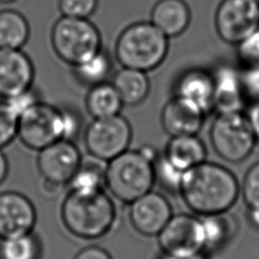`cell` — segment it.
<instances>
[{
	"label": "cell",
	"mask_w": 259,
	"mask_h": 259,
	"mask_svg": "<svg viewBox=\"0 0 259 259\" xmlns=\"http://www.w3.org/2000/svg\"><path fill=\"white\" fill-rule=\"evenodd\" d=\"M179 194L198 215L229 211L240 194L235 174L225 166L204 161L184 172Z\"/></svg>",
	"instance_id": "6da1fadb"
},
{
	"label": "cell",
	"mask_w": 259,
	"mask_h": 259,
	"mask_svg": "<svg viewBox=\"0 0 259 259\" xmlns=\"http://www.w3.org/2000/svg\"><path fill=\"white\" fill-rule=\"evenodd\" d=\"M61 220L73 236L96 240L105 236L114 226L116 207L104 189L69 190L61 205Z\"/></svg>",
	"instance_id": "7a4b0ae2"
},
{
	"label": "cell",
	"mask_w": 259,
	"mask_h": 259,
	"mask_svg": "<svg viewBox=\"0 0 259 259\" xmlns=\"http://www.w3.org/2000/svg\"><path fill=\"white\" fill-rule=\"evenodd\" d=\"M168 38L151 21L133 23L117 38L116 59L124 68L147 73L165 60L169 48Z\"/></svg>",
	"instance_id": "3957f363"
},
{
	"label": "cell",
	"mask_w": 259,
	"mask_h": 259,
	"mask_svg": "<svg viewBox=\"0 0 259 259\" xmlns=\"http://www.w3.org/2000/svg\"><path fill=\"white\" fill-rule=\"evenodd\" d=\"M154 184V162L141 150L127 149L106 164L105 187L121 202L130 204L151 191Z\"/></svg>",
	"instance_id": "277c9868"
},
{
	"label": "cell",
	"mask_w": 259,
	"mask_h": 259,
	"mask_svg": "<svg viewBox=\"0 0 259 259\" xmlns=\"http://www.w3.org/2000/svg\"><path fill=\"white\" fill-rule=\"evenodd\" d=\"M51 40L57 56L73 67L101 50L100 32L88 18L62 16L53 26Z\"/></svg>",
	"instance_id": "5b68a950"
},
{
	"label": "cell",
	"mask_w": 259,
	"mask_h": 259,
	"mask_svg": "<svg viewBox=\"0 0 259 259\" xmlns=\"http://www.w3.org/2000/svg\"><path fill=\"white\" fill-rule=\"evenodd\" d=\"M209 141L215 154L229 163H240L253 152L257 139L243 111L217 113L209 127Z\"/></svg>",
	"instance_id": "8992f818"
},
{
	"label": "cell",
	"mask_w": 259,
	"mask_h": 259,
	"mask_svg": "<svg viewBox=\"0 0 259 259\" xmlns=\"http://www.w3.org/2000/svg\"><path fill=\"white\" fill-rule=\"evenodd\" d=\"M17 137L37 152L65 139V109L38 100L18 116Z\"/></svg>",
	"instance_id": "52a82bcc"
},
{
	"label": "cell",
	"mask_w": 259,
	"mask_h": 259,
	"mask_svg": "<svg viewBox=\"0 0 259 259\" xmlns=\"http://www.w3.org/2000/svg\"><path fill=\"white\" fill-rule=\"evenodd\" d=\"M133 137L132 125L120 114L94 118L84 133V145L88 155L107 163L130 147Z\"/></svg>",
	"instance_id": "ba28073f"
},
{
	"label": "cell",
	"mask_w": 259,
	"mask_h": 259,
	"mask_svg": "<svg viewBox=\"0 0 259 259\" xmlns=\"http://www.w3.org/2000/svg\"><path fill=\"white\" fill-rule=\"evenodd\" d=\"M163 255L187 256L203 251V230L200 217L173 214L156 236Z\"/></svg>",
	"instance_id": "9c48e42d"
},
{
	"label": "cell",
	"mask_w": 259,
	"mask_h": 259,
	"mask_svg": "<svg viewBox=\"0 0 259 259\" xmlns=\"http://www.w3.org/2000/svg\"><path fill=\"white\" fill-rule=\"evenodd\" d=\"M82 160L73 141L62 139L38 151L36 166L46 186L55 190L69 183Z\"/></svg>",
	"instance_id": "30bf717a"
},
{
	"label": "cell",
	"mask_w": 259,
	"mask_h": 259,
	"mask_svg": "<svg viewBox=\"0 0 259 259\" xmlns=\"http://www.w3.org/2000/svg\"><path fill=\"white\" fill-rule=\"evenodd\" d=\"M219 36L237 45L259 28V3L254 0H222L214 14Z\"/></svg>",
	"instance_id": "8fae6325"
},
{
	"label": "cell",
	"mask_w": 259,
	"mask_h": 259,
	"mask_svg": "<svg viewBox=\"0 0 259 259\" xmlns=\"http://www.w3.org/2000/svg\"><path fill=\"white\" fill-rule=\"evenodd\" d=\"M172 215L170 201L157 191L151 190L130 203V222L145 237H156Z\"/></svg>",
	"instance_id": "7c38bea8"
},
{
	"label": "cell",
	"mask_w": 259,
	"mask_h": 259,
	"mask_svg": "<svg viewBox=\"0 0 259 259\" xmlns=\"http://www.w3.org/2000/svg\"><path fill=\"white\" fill-rule=\"evenodd\" d=\"M36 217L27 196L11 190L0 192V239L32 233Z\"/></svg>",
	"instance_id": "4fadbf2b"
},
{
	"label": "cell",
	"mask_w": 259,
	"mask_h": 259,
	"mask_svg": "<svg viewBox=\"0 0 259 259\" xmlns=\"http://www.w3.org/2000/svg\"><path fill=\"white\" fill-rule=\"evenodd\" d=\"M34 68L20 49L0 48V98L9 99L31 88Z\"/></svg>",
	"instance_id": "5bb4252c"
},
{
	"label": "cell",
	"mask_w": 259,
	"mask_h": 259,
	"mask_svg": "<svg viewBox=\"0 0 259 259\" xmlns=\"http://www.w3.org/2000/svg\"><path fill=\"white\" fill-rule=\"evenodd\" d=\"M213 110L217 113L243 111L246 103L241 72L229 65H220L211 73Z\"/></svg>",
	"instance_id": "9a60e30c"
},
{
	"label": "cell",
	"mask_w": 259,
	"mask_h": 259,
	"mask_svg": "<svg viewBox=\"0 0 259 259\" xmlns=\"http://www.w3.org/2000/svg\"><path fill=\"white\" fill-rule=\"evenodd\" d=\"M206 113L190 102L174 95L161 112L163 130L170 137L197 135L203 126Z\"/></svg>",
	"instance_id": "2e32d148"
},
{
	"label": "cell",
	"mask_w": 259,
	"mask_h": 259,
	"mask_svg": "<svg viewBox=\"0 0 259 259\" xmlns=\"http://www.w3.org/2000/svg\"><path fill=\"white\" fill-rule=\"evenodd\" d=\"M176 96L190 102L204 113L213 110V79L202 69H190L181 74L175 84Z\"/></svg>",
	"instance_id": "e0dca14e"
},
{
	"label": "cell",
	"mask_w": 259,
	"mask_h": 259,
	"mask_svg": "<svg viewBox=\"0 0 259 259\" xmlns=\"http://www.w3.org/2000/svg\"><path fill=\"white\" fill-rule=\"evenodd\" d=\"M164 157L176 168L185 172L206 160V147L197 135L170 137Z\"/></svg>",
	"instance_id": "ac0fdd59"
},
{
	"label": "cell",
	"mask_w": 259,
	"mask_h": 259,
	"mask_svg": "<svg viewBox=\"0 0 259 259\" xmlns=\"http://www.w3.org/2000/svg\"><path fill=\"white\" fill-rule=\"evenodd\" d=\"M190 20V8L184 0H159L151 12V22L168 37L183 33Z\"/></svg>",
	"instance_id": "d6986e66"
},
{
	"label": "cell",
	"mask_w": 259,
	"mask_h": 259,
	"mask_svg": "<svg viewBox=\"0 0 259 259\" xmlns=\"http://www.w3.org/2000/svg\"><path fill=\"white\" fill-rule=\"evenodd\" d=\"M199 217L203 230V251L205 253L224 248L237 232V220L228 211Z\"/></svg>",
	"instance_id": "ffe728a7"
},
{
	"label": "cell",
	"mask_w": 259,
	"mask_h": 259,
	"mask_svg": "<svg viewBox=\"0 0 259 259\" xmlns=\"http://www.w3.org/2000/svg\"><path fill=\"white\" fill-rule=\"evenodd\" d=\"M113 86L116 88L123 105L135 106L145 101L150 92V81L146 72L122 67L113 77Z\"/></svg>",
	"instance_id": "44dd1931"
},
{
	"label": "cell",
	"mask_w": 259,
	"mask_h": 259,
	"mask_svg": "<svg viewBox=\"0 0 259 259\" xmlns=\"http://www.w3.org/2000/svg\"><path fill=\"white\" fill-rule=\"evenodd\" d=\"M85 106L93 119L104 118L119 114L123 102L113 84L106 81L91 86L85 98Z\"/></svg>",
	"instance_id": "7402d4cb"
},
{
	"label": "cell",
	"mask_w": 259,
	"mask_h": 259,
	"mask_svg": "<svg viewBox=\"0 0 259 259\" xmlns=\"http://www.w3.org/2000/svg\"><path fill=\"white\" fill-rule=\"evenodd\" d=\"M29 24L18 11H0V48L21 49L29 37Z\"/></svg>",
	"instance_id": "603a6c76"
},
{
	"label": "cell",
	"mask_w": 259,
	"mask_h": 259,
	"mask_svg": "<svg viewBox=\"0 0 259 259\" xmlns=\"http://www.w3.org/2000/svg\"><path fill=\"white\" fill-rule=\"evenodd\" d=\"M102 161L94 159L81 162L74 176L67 184L73 191H94L105 187V167Z\"/></svg>",
	"instance_id": "cb8c5ba5"
},
{
	"label": "cell",
	"mask_w": 259,
	"mask_h": 259,
	"mask_svg": "<svg viewBox=\"0 0 259 259\" xmlns=\"http://www.w3.org/2000/svg\"><path fill=\"white\" fill-rule=\"evenodd\" d=\"M39 256L40 243L33 233L0 239V259H39Z\"/></svg>",
	"instance_id": "d4e9b609"
},
{
	"label": "cell",
	"mask_w": 259,
	"mask_h": 259,
	"mask_svg": "<svg viewBox=\"0 0 259 259\" xmlns=\"http://www.w3.org/2000/svg\"><path fill=\"white\" fill-rule=\"evenodd\" d=\"M111 69L110 58L102 49L86 62L74 67L78 80L90 87L106 82Z\"/></svg>",
	"instance_id": "484cf974"
},
{
	"label": "cell",
	"mask_w": 259,
	"mask_h": 259,
	"mask_svg": "<svg viewBox=\"0 0 259 259\" xmlns=\"http://www.w3.org/2000/svg\"><path fill=\"white\" fill-rule=\"evenodd\" d=\"M155 183L158 182L164 190L171 193H179L184 172L172 165L163 154L154 162Z\"/></svg>",
	"instance_id": "4316f807"
},
{
	"label": "cell",
	"mask_w": 259,
	"mask_h": 259,
	"mask_svg": "<svg viewBox=\"0 0 259 259\" xmlns=\"http://www.w3.org/2000/svg\"><path fill=\"white\" fill-rule=\"evenodd\" d=\"M17 123L18 115L6 100L0 99V149L17 137Z\"/></svg>",
	"instance_id": "83f0119b"
},
{
	"label": "cell",
	"mask_w": 259,
	"mask_h": 259,
	"mask_svg": "<svg viewBox=\"0 0 259 259\" xmlns=\"http://www.w3.org/2000/svg\"><path fill=\"white\" fill-rule=\"evenodd\" d=\"M240 192L248 207H259V161L252 164L246 171Z\"/></svg>",
	"instance_id": "f1b7e54d"
},
{
	"label": "cell",
	"mask_w": 259,
	"mask_h": 259,
	"mask_svg": "<svg viewBox=\"0 0 259 259\" xmlns=\"http://www.w3.org/2000/svg\"><path fill=\"white\" fill-rule=\"evenodd\" d=\"M237 56L244 68L259 65V28L237 45Z\"/></svg>",
	"instance_id": "f546056e"
},
{
	"label": "cell",
	"mask_w": 259,
	"mask_h": 259,
	"mask_svg": "<svg viewBox=\"0 0 259 259\" xmlns=\"http://www.w3.org/2000/svg\"><path fill=\"white\" fill-rule=\"evenodd\" d=\"M98 5V0H59V8L63 16L88 18Z\"/></svg>",
	"instance_id": "4dcf8cb0"
},
{
	"label": "cell",
	"mask_w": 259,
	"mask_h": 259,
	"mask_svg": "<svg viewBox=\"0 0 259 259\" xmlns=\"http://www.w3.org/2000/svg\"><path fill=\"white\" fill-rule=\"evenodd\" d=\"M241 79L246 97L259 99V65L246 67L241 72Z\"/></svg>",
	"instance_id": "1f68e13d"
},
{
	"label": "cell",
	"mask_w": 259,
	"mask_h": 259,
	"mask_svg": "<svg viewBox=\"0 0 259 259\" xmlns=\"http://www.w3.org/2000/svg\"><path fill=\"white\" fill-rule=\"evenodd\" d=\"M4 100H6L9 103V105L14 110V112L19 116L24 110H26L28 107H30L35 102H37L38 98L30 88L14 97H11L9 99H4Z\"/></svg>",
	"instance_id": "d6a6232c"
},
{
	"label": "cell",
	"mask_w": 259,
	"mask_h": 259,
	"mask_svg": "<svg viewBox=\"0 0 259 259\" xmlns=\"http://www.w3.org/2000/svg\"><path fill=\"white\" fill-rule=\"evenodd\" d=\"M81 128V119L73 111L65 110V139L73 141Z\"/></svg>",
	"instance_id": "836d02e7"
},
{
	"label": "cell",
	"mask_w": 259,
	"mask_h": 259,
	"mask_svg": "<svg viewBox=\"0 0 259 259\" xmlns=\"http://www.w3.org/2000/svg\"><path fill=\"white\" fill-rule=\"evenodd\" d=\"M74 259H113L108 251L104 248L91 245L81 249L74 257Z\"/></svg>",
	"instance_id": "e575fe53"
},
{
	"label": "cell",
	"mask_w": 259,
	"mask_h": 259,
	"mask_svg": "<svg viewBox=\"0 0 259 259\" xmlns=\"http://www.w3.org/2000/svg\"><path fill=\"white\" fill-rule=\"evenodd\" d=\"M246 114L258 142L259 141V99L254 100L253 104L249 107V110Z\"/></svg>",
	"instance_id": "d590c367"
},
{
	"label": "cell",
	"mask_w": 259,
	"mask_h": 259,
	"mask_svg": "<svg viewBox=\"0 0 259 259\" xmlns=\"http://www.w3.org/2000/svg\"><path fill=\"white\" fill-rule=\"evenodd\" d=\"M247 220L253 228L259 230V207H248Z\"/></svg>",
	"instance_id": "8d00e7d4"
},
{
	"label": "cell",
	"mask_w": 259,
	"mask_h": 259,
	"mask_svg": "<svg viewBox=\"0 0 259 259\" xmlns=\"http://www.w3.org/2000/svg\"><path fill=\"white\" fill-rule=\"evenodd\" d=\"M8 171H9L8 160L0 149V184L3 183L4 180L6 179L8 175Z\"/></svg>",
	"instance_id": "74e56055"
},
{
	"label": "cell",
	"mask_w": 259,
	"mask_h": 259,
	"mask_svg": "<svg viewBox=\"0 0 259 259\" xmlns=\"http://www.w3.org/2000/svg\"><path fill=\"white\" fill-rule=\"evenodd\" d=\"M162 259H207L206 253L204 251L198 252L192 255H187V256H180V257H175V256H167L163 255Z\"/></svg>",
	"instance_id": "f35d334b"
},
{
	"label": "cell",
	"mask_w": 259,
	"mask_h": 259,
	"mask_svg": "<svg viewBox=\"0 0 259 259\" xmlns=\"http://www.w3.org/2000/svg\"><path fill=\"white\" fill-rule=\"evenodd\" d=\"M15 0H0V3H11Z\"/></svg>",
	"instance_id": "ab89813d"
},
{
	"label": "cell",
	"mask_w": 259,
	"mask_h": 259,
	"mask_svg": "<svg viewBox=\"0 0 259 259\" xmlns=\"http://www.w3.org/2000/svg\"><path fill=\"white\" fill-rule=\"evenodd\" d=\"M254 1H256L257 3H259V0H254Z\"/></svg>",
	"instance_id": "60d3db41"
}]
</instances>
